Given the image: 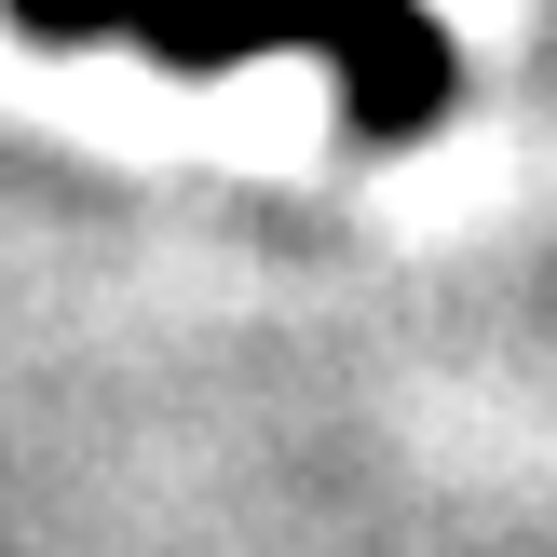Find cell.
Listing matches in <instances>:
<instances>
[{
    "label": "cell",
    "mask_w": 557,
    "mask_h": 557,
    "mask_svg": "<svg viewBox=\"0 0 557 557\" xmlns=\"http://www.w3.org/2000/svg\"><path fill=\"white\" fill-rule=\"evenodd\" d=\"M136 41L163 69H245V54H313L368 136H408L449 109V27L422 0H136Z\"/></svg>",
    "instance_id": "1"
},
{
    "label": "cell",
    "mask_w": 557,
    "mask_h": 557,
    "mask_svg": "<svg viewBox=\"0 0 557 557\" xmlns=\"http://www.w3.org/2000/svg\"><path fill=\"white\" fill-rule=\"evenodd\" d=\"M41 41H136V0H14Z\"/></svg>",
    "instance_id": "2"
}]
</instances>
